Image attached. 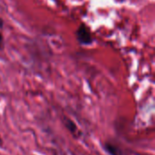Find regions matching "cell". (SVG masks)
<instances>
[{"label": "cell", "mask_w": 155, "mask_h": 155, "mask_svg": "<svg viewBox=\"0 0 155 155\" xmlns=\"http://www.w3.org/2000/svg\"><path fill=\"white\" fill-rule=\"evenodd\" d=\"M75 37L82 45H90L94 43V35L90 27L84 23H81L75 31Z\"/></svg>", "instance_id": "cell-1"}, {"label": "cell", "mask_w": 155, "mask_h": 155, "mask_svg": "<svg viewBox=\"0 0 155 155\" xmlns=\"http://www.w3.org/2000/svg\"><path fill=\"white\" fill-rule=\"evenodd\" d=\"M104 151L109 155H124V152L123 149L115 143L107 141L103 145Z\"/></svg>", "instance_id": "cell-2"}, {"label": "cell", "mask_w": 155, "mask_h": 155, "mask_svg": "<svg viewBox=\"0 0 155 155\" xmlns=\"http://www.w3.org/2000/svg\"><path fill=\"white\" fill-rule=\"evenodd\" d=\"M64 125L65 126V128L75 137L77 138L80 134L79 133V130H78V127L76 125V124L70 118H67V117H64Z\"/></svg>", "instance_id": "cell-3"}, {"label": "cell", "mask_w": 155, "mask_h": 155, "mask_svg": "<svg viewBox=\"0 0 155 155\" xmlns=\"http://www.w3.org/2000/svg\"><path fill=\"white\" fill-rule=\"evenodd\" d=\"M4 20L0 17V51L5 49V39H4Z\"/></svg>", "instance_id": "cell-4"}, {"label": "cell", "mask_w": 155, "mask_h": 155, "mask_svg": "<svg viewBox=\"0 0 155 155\" xmlns=\"http://www.w3.org/2000/svg\"><path fill=\"white\" fill-rule=\"evenodd\" d=\"M2 146H3V140H2V138L0 136V147H2Z\"/></svg>", "instance_id": "cell-5"}]
</instances>
